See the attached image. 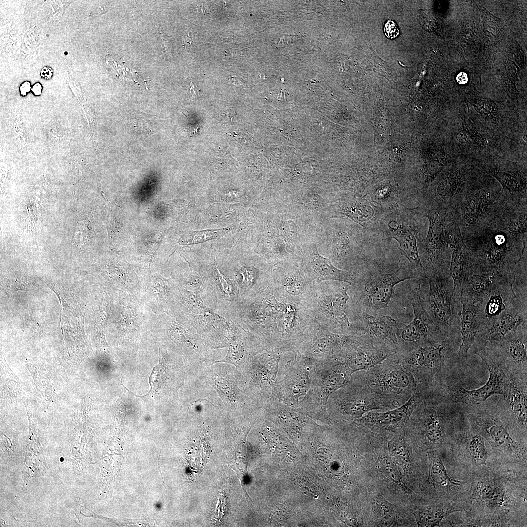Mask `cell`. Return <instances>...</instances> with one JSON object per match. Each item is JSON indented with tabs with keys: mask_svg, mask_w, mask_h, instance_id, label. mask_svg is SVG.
<instances>
[{
	"mask_svg": "<svg viewBox=\"0 0 527 527\" xmlns=\"http://www.w3.org/2000/svg\"><path fill=\"white\" fill-rule=\"evenodd\" d=\"M456 141L463 146L482 147L487 143L486 139L467 122L463 120L455 132Z\"/></svg>",
	"mask_w": 527,
	"mask_h": 527,
	"instance_id": "e575fe53",
	"label": "cell"
},
{
	"mask_svg": "<svg viewBox=\"0 0 527 527\" xmlns=\"http://www.w3.org/2000/svg\"><path fill=\"white\" fill-rule=\"evenodd\" d=\"M424 420V431L427 439L433 443L439 442L444 436L442 421L439 413L433 409H426Z\"/></svg>",
	"mask_w": 527,
	"mask_h": 527,
	"instance_id": "d590c367",
	"label": "cell"
},
{
	"mask_svg": "<svg viewBox=\"0 0 527 527\" xmlns=\"http://www.w3.org/2000/svg\"><path fill=\"white\" fill-rule=\"evenodd\" d=\"M227 330V354L223 359L215 363H229L234 365L237 368L243 369L254 355L266 349L260 338L234 320H228Z\"/></svg>",
	"mask_w": 527,
	"mask_h": 527,
	"instance_id": "ffe728a7",
	"label": "cell"
},
{
	"mask_svg": "<svg viewBox=\"0 0 527 527\" xmlns=\"http://www.w3.org/2000/svg\"><path fill=\"white\" fill-rule=\"evenodd\" d=\"M31 86L30 83L28 81L24 82L20 87V91L21 94L22 95H26L27 93L30 90Z\"/></svg>",
	"mask_w": 527,
	"mask_h": 527,
	"instance_id": "681fc988",
	"label": "cell"
},
{
	"mask_svg": "<svg viewBox=\"0 0 527 527\" xmlns=\"http://www.w3.org/2000/svg\"><path fill=\"white\" fill-rule=\"evenodd\" d=\"M182 290L185 315L205 344L211 349L227 346L228 320L205 305L201 293Z\"/></svg>",
	"mask_w": 527,
	"mask_h": 527,
	"instance_id": "30bf717a",
	"label": "cell"
},
{
	"mask_svg": "<svg viewBox=\"0 0 527 527\" xmlns=\"http://www.w3.org/2000/svg\"><path fill=\"white\" fill-rule=\"evenodd\" d=\"M41 90L42 86L39 83H35L32 88V91L35 95H40Z\"/></svg>",
	"mask_w": 527,
	"mask_h": 527,
	"instance_id": "f907efd6",
	"label": "cell"
},
{
	"mask_svg": "<svg viewBox=\"0 0 527 527\" xmlns=\"http://www.w3.org/2000/svg\"><path fill=\"white\" fill-rule=\"evenodd\" d=\"M486 346L493 351L508 375L527 377V324Z\"/></svg>",
	"mask_w": 527,
	"mask_h": 527,
	"instance_id": "2e32d148",
	"label": "cell"
},
{
	"mask_svg": "<svg viewBox=\"0 0 527 527\" xmlns=\"http://www.w3.org/2000/svg\"><path fill=\"white\" fill-rule=\"evenodd\" d=\"M457 440L466 446L471 460L477 465H486L488 452L484 438L478 433L470 431L461 434Z\"/></svg>",
	"mask_w": 527,
	"mask_h": 527,
	"instance_id": "4dcf8cb0",
	"label": "cell"
},
{
	"mask_svg": "<svg viewBox=\"0 0 527 527\" xmlns=\"http://www.w3.org/2000/svg\"><path fill=\"white\" fill-rule=\"evenodd\" d=\"M489 173L496 179L503 188L510 193L526 191V178L518 171L493 169Z\"/></svg>",
	"mask_w": 527,
	"mask_h": 527,
	"instance_id": "836d02e7",
	"label": "cell"
},
{
	"mask_svg": "<svg viewBox=\"0 0 527 527\" xmlns=\"http://www.w3.org/2000/svg\"><path fill=\"white\" fill-rule=\"evenodd\" d=\"M527 215L520 214L512 218L508 223L509 230L516 234L525 233L527 231Z\"/></svg>",
	"mask_w": 527,
	"mask_h": 527,
	"instance_id": "7bdbcfd3",
	"label": "cell"
},
{
	"mask_svg": "<svg viewBox=\"0 0 527 527\" xmlns=\"http://www.w3.org/2000/svg\"><path fill=\"white\" fill-rule=\"evenodd\" d=\"M474 353L477 355L487 369L489 377L482 386L473 390L465 389L458 382L448 385L446 399L450 403H464L467 405L481 404L494 395L505 398L508 392L510 379L494 353L486 346L474 345Z\"/></svg>",
	"mask_w": 527,
	"mask_h": 527,
	"instance_id": "52a82bcc",
	"label": "cell"
},
{
	"mask_svg": "<svg viewBox=\"0 0 527 527\" xmlns=\"http://www.w3.org/2000/svg\"><path fill=\"white\" fill-rule=\"evenodd\" d=\"M349 272L352 314L377 315L379 310L388 307L397 284L406 280L421 279L410 264L407 266L404 264L393 272L383 273L372 262L358 261Z\"/></svg>",
	"mask_w": 527,
	"mask_h": 527,
	"instance_id": "7a4b0ae2",
	"label": "cell"
},
{
	"mask_svg": "<svg viewBox=\"0 0 527 527\" xmlns=\"http://www.w3.org/2000/svg\"><path fill=\"white\" fill-rule=\"evenodd\" d=\"M460 300L462 308L459 313L461 343L458 355L463 362L467 360L468 351L475 344L486 317L484 312V304H473L463 299Z\"/></svg>",
	"mask_w": 527,
	"mask_h": 527,
	"instance_id": "7402d4cb",
	"label": "cell"
},
{
	"mask_svg": "<svg viewBox=\"0 0 527 527\" xmlns=\"http://www.w3.org/2000/svg\"><path fill=\"white\" fill-rule=\"evenodd\" d=\"M380 467L385 475L391 480L398 483L401 482L398 470L389 457H385L381 460Z\"/></svg>",
	"mask_w": 527,
	"mask_h": 527,
	"instance_id": "b9f144b4",
	"label": "cell"
},
{
	"mask_svg": "<svg viewBox=\"0 0 527 527\" xmlns=\"http://www.w3.org/2000/svg\"><path fill=\"white\" fill-rule=\"evenodd\" d=\"M214 379L215 388L223 402H225L226 405L229 408H237L238 405L240 406L242 403L249 406L261 405L260 403L240 390L234 382L220 377L215 376Z\"/></svg>",
	"mask_w": 527,
	"mask_h": 527,
	"instance_id": "f1b7e54d",
	"label": "cell"
},
{
	"mask_svg": "<svg viewBox=\"0 0 527 527\" xmlns=\"http://www.w3.org/2000/svg\"><path fill=\"white\" fill-rule=\"evenodd\" d=\"M53 74V70L49 67H44L41 72V77L46 79L51 78Z\"/></svg>",
	"mask_w": 527,
	"mask_h": 527,
	"instance_id": "7dc6e473",
	"label": "cell"
},
{
	"mask_svg": "<svg viewBox=\"0 0 527 527\" xmlns=\"http://www.w3.org/2000/svg\"><path fill=\"white\" fill-rule=\"evenodd\" d=\"M509 376V388L503 399L506 408L518 428L527 434V378Z\"/></svg>",
	"mask_w": 527,
	"mask_h": 527,
	"instance_id": "d4e9b609",
	"label": "cell"
},
{
	"mask_svg": "<svg viewBox=\"0 0 527 527\" xmlns=\"http://www.w3.org/2000/svg\"><path fill=\"white\" fill-rule=\"evenodd\" d=\"M345 367L332 359L315 362L309 390L300 401L299 408L308 417L324 419L328 400L350 381Z\"/></svg>",
	"mask_w": 527,
	"mask_h": 527,
	"instance_id": "8992f818",
	"label": "cell"
},
{
	"mask_svg": "<svg viewBox=\"0 0 527 527\" xmlns=\"http://www.w3.org/2000/svg\"><path fill=\"white\" fill-rule=\"evenodd\" d=\"M421 401L420 394L415 391L402 405L385 412H369L362 417L369 424L383 427L396 426L407 421Z\"/></svg>",
	"mask_w": 527,
	"mask_h": 527,
	"instance_id": "484cf974",
	"label": "cell"
},
{
	"mask_svg": "<svg viewBox=\"0 0 527 527\" xmlns=\"http://www.w3.org/2000/svg\"><path fill=\"white\" fill-rule=\"evenodd\" d=\"M190 89L191 94L194 98H197L199 96V89L195 82L190 83Z\"/></svg>",
	"mask_w": 527,
	"mask_h": 527,
	"instance_id": "c3c4849f",
	"label": "cell"
},
{
	"mask_svg": "<svg viewBox=\"0 0 527 527\" xmlns=\"http://www.w3.org/2000/svg\"><path fill=\"white\" fill-rule=\"evenodd\" d=\"M387 356V351L361 341L344 349L331 359L343 365L351 377L355 372L367 370L381 364Z\"/></svg>",
	"mask_w": 527,
	"mask_h": 527,
	"instance_id": "44dd1931",
	"label": "cell"
},
{
	"mask_svg": "<svg viewBox=\"0 0 527 527\" xmlns=\"http://www.w3.org/2000/svg\"><path fill=\"white\" fill-rule=\"evenodd\" d=\"M376 513L379 524L382 526H390L394 522L395 512L392 505L381 498L376 503Z\"/></svg>",
	"mask_w": 527,
	"mask_h": 527,
	"instance_id": "74e56055",
	"label": "cell"
},
{
	"mask_svg": "<svg viewBox=\"0 0 527 527\" xmlns=\"http://www.w3.org/2000/svg\"><path fill=\"white\" fill-rule=\"evenodd\" d=\"M510 299L501 294L491 295L484 307V312L486 318H490L500 314L505 307L506 301Z\"/></svg>",
	"mask_w": 527,
	"mask_h": 527,
	"instance_id": "ab89813d",
	"label": "cell"
},
{
	"mask_svg": "<svg viewBox=\"0 0 527 527\" xmlns=\"http://www.w3.org/2000/svg\"><path fill=\"white\" fill-rule=\"evenodd\" d=\"M230 320L260 338L266 349L292 345L313 324L305 306L283 301L269 286L238 302Z\"/></svg>",
	"mask_w": 527,
	"mask_h": 527,
	"instance_id": "6da1fadb",
	"label": "cell"
},
{
	"mask_svg": "<svg viewBox=\"0 0 527 527\" xmlns=\"http://www.w3.org/2000/svg\"><path fill=\"white\" fill-rule=\"evenodd\" d=\"M355 335L360 337L364 342L387 351V346L398 345L397 333V324L389 316L372 315L362 313L352 314Z\"/></svg>",
	"mask_w": 527,
	"mask_h": 527,
	"instance_id": "ac0fdd59",
	"label": "cell"
},
{
	"mask_svg": "<svg viewBox=\"0 0 527 527\" xmlns=\"http://www.w3.org/2000/svg\"><path fill=\"white\" fill-rule=\"evenodd\" d=\"M287 347L266 349L254 355L242 369L245 371L246 394L253 400L264 403L273 398V387L278 372L279 362Z\"/></svg>",
	"mask_w": 527,
	"mask_h": 527,
	"instance_id": "ba28073f",
	"label": "cell"
},
{
	"mask_svg": "<svg viewBox=\"0 0 527 527\" xmlns=\"http://www.w3.org/2000/svg\"><path fill=\"white\" fill-rule=\"evenodd\" d=\"M491 202L490 192L480 190L470 195L466 200L463 216L467 224L474 223L486 211Z\"/></svg>",
	"mask_w": 527,
	"mask_h": 527,
	"instance_id": "f546056e",
	"label": "cell"
},
{
	"mask_svg": "<svg viewBox=\"0 0 527 527\" xmlns=\"http://www.w3.org/2000/svg\"><path fill=\"white\" fill-rule=\"evenodd\" d=\"M461 343L460 331L444 334L438 339L409 349L403 362L418 369L435 371L442 367L462 362L458 355Z\"/></svg>",
	"mask_w": 527,
	"mask_h": 527,
	"instance_id": "8fae6325",
	"label": "cell"
},
{
	"mask_svg": "<svg viewBox=\"0 0 527 527\" xmlns=\"http://www.w3.org/2000/svg\"><path fill=\"white\" fill-rule=\"evenodd\" d=\"M316 285L293 260L277 264L271 273L269 287L279 299L305 306L312 297Z\"/></svg>",
	"mask_w": 527,
	"mask_h": 527,
	"instance_id": "4fadbf2b",
	"label": "cell"
},
{
	"mask_svg": "<svg viewBox=\"0 0 527 527\" xmlns=\"http://www.w3.org/2000/svg\"><path fill=\"white\" fill-rule=\"evenodd\" d=\"M391 453L402 465L406 466L409 463V458L407 448L403 439L400 436L394 437L388 444Z\"/></svg>",
	"mask_w": 527,
	"mask_h": 527,
	"instance_id": "f35d334b",
	"label": "cell"
},
{
	"mask_svg": "<svg viewBox=\"0 0 527 527\" xmlns=\"http://www.w3.org/2000/svg\"><path fill=\"white\" fill-rule=\"evenodd\" d=\"M376 204L365 200L343 202L339 206L338 217L349 218L364 228H368L377 220L378 206Z\"/></svg>",
	"mask_w": 527,
	"mask_h": 527,
	"instance_id": "83f0119b",
	"label": "cell"
},
{
	"mask_svg": "<svg viewBox=\"0 0 527 527\" xmlns=\"http://www.w3.org/2000/svg\"><path fill=\"white\" fill-rule=\"evenodd\" d=\"M407 215L393 212L385 220L384 232L399 244L400 254L406 257L420 278L425 280L426 270L420 258L417 245V233Z\"/></svg>",
	"mask_w": 527,
	"mask_h": 527,
	"instance_id": "e0dca14e",
	"label": "cell"
},
{
	"mask_svg": "<svg viewBox=\"0 0 527 527\" xmlns=\"http://www.w3.org/2000/svg\"><path fill=\"white\" fill-rule=\"evenodd\" d=\"M467 405L466 415L471 430L485 438L497 450L515 459L526 458L520 434L502 397L496 404L489 403Z\"/></svg>",
	"mask_w": 527,
	"mask_h": 527,
	"instance_id": "3957f363",
	"label": "cell"
},
{
	"mask_svg": "<svg viewBox=\"0 0 527 527\" xmlns=\"http://www.w3.org/2000/svg\"><path fill=\"white\" fill-rule=\"evenodd\" d=\"M231 230L230 227L221 229H209L199 231L190 232L191 236L190 243L204 242L211 239L221 237Z\"/></svg>",
	"mask_w": 527,
	"mask_h": 527,
	"instance_id": "60d3db41",
	"label": "cell"
},
{
	"mask_svg": "<svg viewBox=\"0 0 527 527\" xmlns=\"http://www.w3.org/2000/svg\"><path fill=\"white\" fill-rule=\"evenodd\" d=\"M429 289L423 299L425 307L444 334L460 330L462 305L448 272H426Z\"/></svg>",
	"mask_w": 527,
	"mask_h": 527,
	"instance_id": "5b68a950",
	"label": "cell"
},
{
	"mask_svg": "<svg viewBox=\"0 0 527 527\" xmlns=\"http://www.w3.org/2000/svg\"><path fill=\"white\" fill-rule=\"evenodd\" d=\"M454 511L451 507L423 506L415 508L413 514L418 526L432 527L438 526L444 517Z\"/></svg>",
	"mask_w": 527,
	"mask_h": 527,
	"instance_id": "d6a6232c",
	"label": "cell"
},
{
	"mask_svg": "<svg viewBox=\"0 0 527 527\" xmlns=\"http://www.w3.org/2000/svg\"><path fill=\"white\" fill-rule=\"evenodd\" d=\"M370 383L375 389L386 393H400L415 385L411 375L399 368L379 371Z\"/></svg>",
	"mask_w": 527,
	"mask_h": 527,
	"instance_id": "4316f807",
	"label": "cell"
},
{
	"mask_svg": "<svg viewBox=\"0 0 527 527\" xmlns=\"http://www.w3.org/2000/svg\"><path fill=\"white\" fill-rule=\"evenodd\" d=\"M349 283L334 280L316 284L312 297L305 305L313 324L332 332L354 335L347 315Z\"/></svg>",
	"mask_w": 527,
	"mask_h": 527,
	"instance_id": "277c9868",
	"label": "cell"
},
{
	"mask_svg": "<svg viewBox=\"0 0 527 527\" xmlns=\"http://www.w3.org/2000/svg\"><path fill=\"white\" fill-rule=\"evenodd\" d=\"M449 234L447 243L451 248V262L448 273L452 279L455 292L459 298L461 290L471 264L470 252L466 250L459 228Z\"/></svg>",
	"mask_w": 527,
	"mask_h": 527,
	"instance_id": "cb8c5ba5",
	"label": "cell"
},
{
	"mask_svg": "<svg viewBox=\"0 0 527 527\" xmlns=\"http://www.w3.org/2000/svg\"><path fill=\"white\" fill-rule=\"evenodd\" d=\"M429 476L431 481L437 485L446 487H451V485H459V481L451 478L440 459L435 456H432L430 459Z\"/></svg>",
	"mask_w": 527,
	"mask_h": 527,
	"instance_id": "8d00e7d4",
	"label": "cell"
},
{
	"mask_svg": "<svg viewBox=\"0 0 527 527\" xmlns=\"http://www.w3.org/2000/svg\"><path fill=\"white\" fill-rule=\"evenodd\" d=\"M160 35L164 44L167 56L168 57H171L172 42L170 39L169 38V37L162 31L160 32Z\"/></svg>",
	"mask_w": 527,
	"mask_h": 527,
	"instance_id": "f6af8a7d",
	"label": "cell"
},
{
	"mask_svg": "<svg viewBox=\"0 0 527 527\" xmlns=\"http://www.w3.org/2000/svg\"><path fill=\"white\" fill-rule=\"evenodd\" d=\"M467 173V170L464 168L455 167L450 169L445 175L438 186V196L444 199L453 196L463 185Z\"/></svg>",
	"mask_w": 527,
	"mask_h": 527,
	"instance_id": "1f68e13d",
	"label": "cell"
},
{
	"mask_svg": "<svg viewBox=\"0 0 527 527\" xmlns=\"http://www.w3.org/2000/svg\"><path fill=\"white\" fill-rule=\"evenodd\" d=\"M362 341L358 336L335 333L313 324L293 343L291 352L318 362L331 359L344 349Z\"/></svg>",
	"mask_w": 527,
	"mask_h": 527,
	"instance_id": "7c38bea8",
	"label": "cell"
},
{
	"mask_svg": "<svg viewBox=\"0 0 527 527\" xmlns=\"http://www.w3.org/2000/svg\"><path fill=\"white\" fill-rule=\"evenodd\" d=\"M384 31L386 36L389 39H394L399 35V29L396 23L391 20H388L385 24Z\"/></svg>",
	"mask_w": 527,
	"mask_h": 527,
	"instance_id": "ee69618b",
	"label": "cell"
},
{
	"mask_svg": "<svg viewBox=\"0 0 527 527\" xmlns=\"http://www.w3.org/2000/svg\"><path fill=\"white\" fill-rule=\"evenodd\" d=\"M296 261L304 274L315 284L328 280L351 283L350 273L336 267L329 258L321 255L315 243L306 245L299 251Z\"/></svg>",
	"mask_w": 527,
	"mask_h": 527,
	"instance_id": "d6986e66",
	"label": "cell"
},
{
	"mask_svg": "<svg viewBox=\"0 0 527 527\" xmlns=\"http://www.w3.org/2000/svg\"><path fill=\"white\" fill-rule=\"evenodd\" d=\"M457 82L460 84H465L468 82L467 74L465 72H460L456 76Z\"/></svg>",
	"mask_w": 527,
	"mask_h": 527,
	"instance_id": "bcb514c9",
	"label": "cell"
},
{
	"mask_svg": "<svg viewBox=\"0 0 527 527\" xmlns=\"http://www.w3.org/2000/svg\"><path fill=\"white\" fill-rule=\"evenodd\" d=\"M527 324V303L517 297L512 298L506 301L505 307L500 314L486 318L474 345L485 346L498 342L519 326Z\"/></svg>",
	"mask_w": 527,
	"mask_h": 527,
	"instance_id": "9a60e30c",
	"label": "cell"
},
{
	"mask_svg": "<svg viewBox=\"0 0 527 527\" xmlns=\"http://www.w3.org/2000/svg\"><path fill=\"white\" fill-rule=\"evenodd\" d=\"M420 292V284L409 290L408 299L412 307L413 318L408 325L398 328L397 333V339L407 345L409 349L434 341L444 334L426 311Z\"/></svg>",
	"mask_w": 527,
	"mask_h": 527,
	"instance_id": "5bb4252c",
	"label": "cell"
},
{
	"mask_svg": "<svg viewBox=\"0 0 527 527\" xmlns=\"http://www.w3.org/2000/svg\"><path fill=\"white\" fill-rule=\"evenodd\" d=\"M288 360L281 368L273 387V397L295 408H299L301 397L309 389L315 362L298 353Z\"/></svg>",
	"mask_w": 527,
	"mask_h": 527,
	"instance_id": "9c48e42d",
	"label": "cell"
},
{
	"mask_svg": "<svg viewBox=\"0 0 527 527\" xmlns=\"http://www.w3.org/2000/svg\"><path fill=\"white\" fill-rule=\"evenodd\" d=\"M378 403L355 394L345 387L330 396L327 405L328 414L338 412L343 415L360 418L369 411L379 408Z\"/></svg>",
	"mask_w": 527,
	"mask_h": 527,
	"instance_id": "603a6c76",
	"label": "cell"
}]
</instances>
